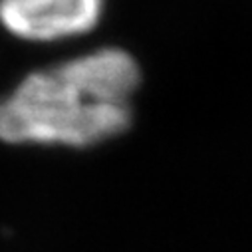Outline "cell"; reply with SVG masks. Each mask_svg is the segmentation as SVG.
Returning <instances> with one entry per match:
<instances>
[{
  "mask_svg": "<svg viewBox=\"0 0 252 252\" xmlns=\"http://www.w3.org/2000/svg\"><path fill=\"white\" fill-rule=\"evenodd\" d=\"M139 80L135 58L121 48H99L38 70L0 99V139L64 147L107 141L129 127Z\"/></svg>",
  "mask_w": 252,
  "mask_h": 252,
  "instance_id": "obj_1",
  "label": "cell"
},
{
  "mask_svg": "<svg viewBox=\"0 0 252 252\" xmlns=\"http://www.w3.org/2000/svg\"><path fill=\"white\" fill-rule=\"evenodd\" d=\"M103 0H0V24L28 42H54L95 28Z\"/></svg>",
  "mask_w": 252,
  "mask_h": 252,
  "instance_id": "obj_2",
  "label": "cell"
}]
</instances>
